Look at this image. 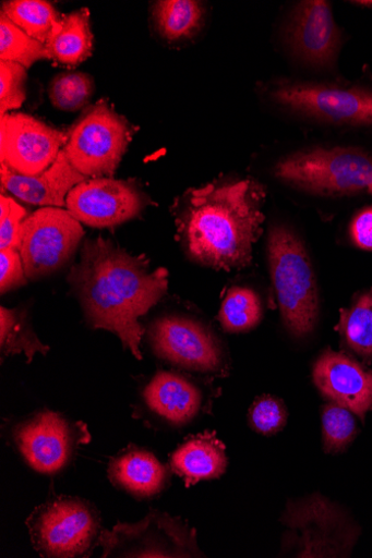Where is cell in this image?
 Masks as SVG:
<instances>
[{
    "mask_svg": "<svg viewBox=\"0 0 372 558\" xmlns=\"http://www.w3.org/2000/svg\"><path fill=\"white\" fill-rule=\"evenodd\" d=\"M26 210L10 196H0V250L20 248Z\"/></svg>",
    "mask_w": 372,
    "mask_h": 558,
    "instance_id": "cell-32",
    "label": "cell"
},
{
    "mask_svg": "<svg viewBox=\"0 0 372 558\" xmlns=\"http://www.w3.org/2000/svg\"><path fill=\"white\" fill-rule=\"evenodd\" d=\"M273 283L286 328L296 337L311 333L319 314V295L308 252L286 226L273 227L268 240Z\"/></svg>",
    "mask_w": 372,
    "mask_h": 558,
    "instance_id": "cell-3",
    "label": "cell"
},
{
    "mask_svg": "<svg viewBox=\"0 0 372 558\" xmlns=\"http://www.w3.org/2000/svg\"><path fill=\"white\" fill-rule=\"evenodd\" d=\"M101 557H202L195 531L179 519L151 511L139 523L101 531Z\"/></svg>",
    "mask_w": 372,
    "mask_h": 558,
    "instance_id": "cell-9",
    "label": "cell"
},
{
    "mask_svg": "<svg viewBox=\"0 0 372 558\" xmlns=\"http://www.w3.org/2000/svg\"><path fill=\"white\" fill-rule=\"evenodd\" d=\"M353 4L361 5L364 8H372V2H368V0H364V2H355Z\"/></svg>",
    "mask_w": 372,
    "mask_h": 558,
    "instance_id": "cell-35",
    "label": "cell"
},
{
    "mask_svg": "<svg viewBox=\"0 0 372 558\" xmlns=\"http://www.w3.org/2000/svg\"><path fill=\"white\" fill-rule=\"evenodd\" d=\"M26 68L0 61V114L19 110L26 98Z\"/></svg>",
    "mask_w": 372,
    "mask_h": 558,
    "instance_id": "cell-30",
    "label": "cell"
},
{
    "mask_svg": "<svg viewBox=\"0 0 372 558\" xmlns=\"http://www.w3.org/2000/svg\"><path fill=\"white\" fill-rule=\"evenodd\" d=\"M319 391L364 421L372 411V373L348 354L327 349L312 372Z\"/></svg>",
    "mask_w": 372,
    "mask_h": 558,
    "instance_id": "cell-17",
    "label": "cell"
},
{
    "mask_svg": "<svg viewBox=\"0 0 372 558\" xmlns=\"http://www.w3.org/2000/svg\"><path fill=\"white\" fill-rule=\"evenodd\" d=\"M0 349L3 356L24 353L28 363L36 353L47 354L50 350L36 336L24 308H0Z\"/></svg>",
    "mask_w": 372,
    "mask_h": 558,
    "instance_id": "cell-24",
    "label": "cell"
},
{
    "mask_svg": "<svg viewBox=\"0 0 372 558\" xmlns=\"http://www.w3.org/2000/svg\"><path fill=\"white\" fill-rule=\"evenodd\" d=\"M83 235L81 222L69 210L46 207L27 217L19 248L26 277L38 279L62 268Z\"/></svg>",
    "mask_w": 372,
    "mask_h": 558,
    "instance_id": "cell-11",
    "label": "cell"
},
{
    "mask_svg": "<svg viewBox=\"0 0 372 558\" xmlns=\"http://www.w3.org/2000/svg\"><path fill=\"white\" fill-rule=\"evenodd\" d=\"M26 274L20 250H0V289L9 292L26 283Z\"/></svg>",
    "mask_w": 372,
    "mask_h": 558,
    "instance_id": "cell-33",
    "label": "cell"
},
{
    "mask_svg": "<svg viewBox=\"0 0 372 558\" xmlns=\"http://www.w3.org/2000/svg\"><path fill=\"white\" fill-rule=\"evenodd\" d=\"M293 53L314 68L335 64L341 41L332 5L324 0H308L296 8L287 28Z\"/></svg>",
    "mask_w": 372,
    "mask_h": 558,
    "instance_id": "cell-16",
    "label": "cell"
},
{
    "mask_svg": "<svg viewBox=\"0 0 372 558\" xmlns=\"http://www.w3.org/2000/svg\"><path fill=\"white\" fill-rule=\"evenodd\" d=\"M108 474L116 487L140 499L161 494L171 480L169 466L135 445L124 448L111 460Z\"/></svg>",
    "mask_w": 372,
    "mask_h": 558,
    "instance_id": "cell-19",
    "label": "cell"
},
{
    "mask_svg": "<svg viewBox=\"0 0 372 558\" xmlns=\"http://www.w3.org/2000/svg\"><path fill=\"white\" fill-rule=\"evenodd\" d=\"M358 433L353 414L343 405L331 402L323 412L324 448L328 453L345 451Z\"/></svg>",
    "mask_w": 372,
    "mask_h": 558,
    "instance_id": "cell-29",
    "label": "cell"
},
{
    "mask_svg": "<svg viewBox=\"0 0 372 558\" xmlns=\"http://www.w3.org/2000/svg\"><path fill=\"white\" fill-rule=\"evenodd\" d=\"M289 111L336 125L372 126V89L317 83H279L271 90Z\"/></svg>",
    "mask_w": 372,
    "mask_h": 558,
    "instance_id": "cell-10",
    "label": "cell"
},
{
    "mask_svg": "<svg viewBox=\"0 0 372 558\" xmlns=\"http://www.w3.org/2000/svg\"><path fill=\"white\" fill-rule=\"evenodd\" d=\"M287 418L288 413L285 403L271 396L257 398L249 412L251 427L265 436L277 434L284 429Z\"/></svg>",
    "mask_w": 372,
    "mask_h": 558,
    "instance_id": "cell-31",
    "label": "cell"
},
{
    "mask_svg": "<svg viewBox=\"0 0 372 558\" xmlns=\"http://www.w3.org/2000/svg\"><path fill=\"white\" fill-rule=\"evenodd\" d=\"M51 60L75 66L86 61L93 49V35L87 9L63 15L46 44Z\"/></svg>",
    "mask_w": 372,
    "mask_h": 558,
    "instance_id": "cell-21",
    "label": "cell"
},
{
    "mask_svg": "<svg viewBox=\"0 0 372 558\" xmlns=\"http://www.w3.org/2000/svg\"><path fill=\"white\" fill-rule=\"evenodd\" d=\"M46 46L16 26L4 13H0V60L17 63L26 69L48 60Z\"/></svg>",
    "mask_w": 372,
    "mask_h": 558,
    "instance_id": "cell-26",
    "label": "cell"
},
{
    "mask_svg": "<svg viewBox=\"0 0 372 558\" xmlns=\"http://www.w3.org/2000/svg\"><path fill=\"white\" fill-rule=\"evenodd\" d=\"M262 314L256 292L249 288L233 287L223 302L219 320L226 331L237 333L257 326Z\"/></svg>",
    "mask_w": 372,
    "mask_h": 558,
    "instance_id": "cell-27",
    "label": "cell"
},
{
    "mask_svg": "<svg viewBox=\"0 0 372 558\" xmlns=\"http://www.w3.org/2000/svg\"><path fill=\"white\" fill-rule=\"evenodd\" d=\"M34 548L41 557H89L100 537V517L89 501L52 496L26 521Z\"/></svg>",
    "mask_w": 372,
    "mask_h": 558,
    "instance_id": "cell-6",
    "label": "cell"
},
{
    "mask_svg": "<svg viewBox=\"0 0 372 558\" xmlns=\"http://www.w3.org/2000/svg\"><path fill=\"white\" fill-rule=\"evenodd\" d=\"M264 187L245 179L189 190L178 202L176 222L187 255L217 270L250 265L262 232Z\"/></svg>",
    "mask_w": 372,
    "mask_h": 558,
    "instance_id": "cell-2",
    "label": "cell"
},
{
    "mask_svg": "<svg viewBox=\"0 0 372 558\" xmlns=\"http://www.w3.org/2000/svg\"><path fill=\"white\" fill-rule=\"evenodd\" d=\"M2 13L44 45L63 16L55 7L43 0H13L3 4Z\"/></svg>",
    "mask_w": 372,
    "mask_h": 558,
    "instance_id": "cell-25",
    "label": "cell"
},
{
    "mask_svg": "<svg viewBox=\"0 0 372 558\" xmlns=\"http://www.w3.org/2000/svg\"><path fill=\"white\" fill-rule=\"evenodd\" d=\"M203 400L202 390L184 376L158 372L143 389L142 405L133 416L148 428L182 427L199 416Z\"/></svg>",
    "mask_w": 372,
    "mask_h": 558,
    "instance_id": "cell-15",
    "label": "cell"
},
{
    "mask_svg": "<svg viewBox=\"0 0 372 558\" xmlns=\"http://www.w3.org/2000/svg\"><path fill=\"white\" fill-rule=\"evenodd\" d=\"M69 134L23 113L0 119V160L13 171L34 177L55 163Z\"/></svg>",
    "mask_w": 372,
    "mask_h": 558,
    "instance_id": "cell-13",
    "label": "cell"
},
{
    "mask_svg": "<svg viewBox=\"0 0 372 558\" xmlns=\"http://www.w3.org/2000/svg\"><path fill=\"white\" fill-rule=\"evenodd\" d=\"M149 344L158 359L199 373L223 369V345L205 325L183 316H165L149 327Z\"/></svg>",
    "mask_w": 372,
    "mask_h": 558,
    "instance_id": "cell-12",
    "label": "cell"
},
{
    "mask_svg": "<svg viewBox=\"0 0 372 558\" xmlns=\"http://www.w3.org/2000/svg\"><path fill=\"white\" fill-rule=\"evenodd\" d=\"M0 177L3 189L31 205L45 208H63L69 193L87 180L70 163L64 150L58 160L40 174L23 175L2 165Z\"/></svg>",
    "mask_w": 372,
    "mask_h": 558,
    "instance_id": "cell-18",
    "label": "cell"
},
{
    "mask_svg": "<svg viewBox=\"0 0 372 558\" xmlns=\"http://www.w3.org/2000/svg\"><path fill=\"white\" fill-rule=\"evenodd\" d=\"M203 3L194 0H163L153 7V20L164 38L177 41L193 37L202 26Z\"/></svg>",
    "mask_w": 372,
    "mask_h": 558,
    "instance_id": "cell-22",
    "label": "cell"
},
{
    "mask_svg": "<svg viewBox=\"0 0 372 558\" xmlns=\"http://www.w3.org/2000/svg\"><path fill=\"white\" fill-rule=\"evenodd\" d=\"M10 439L33 471L57 475L68 469L80 447L89 444L92 436L85 423L44 410L15 423Z\"/></svg>",
    "mask_w": 372,
    "mask_h": 558,
    "instance_id": "cell-8",
    "label": "cell"
},
{
    "mask_svg": "<svg viewBox=\"0 0 372 558\" xmlns=\"http://www.w3.org/2000/svg\"><path fill=\"white\" fill-rule=\"evenodd\" d=\"M94 84L84 73H62L52 78L48 88L51 105L65 112L85 108L93 95Z\"/></svg>",
    "mask_w": 372,
    "mask_h": 558,
    "instance_id": "cell-28",
    "label": "cell"
},
{
    "mask_svg": "<svg viewBox=\"0 0 372 558\" xmlns=\"http://www.w3.org/2000/svg\"><path fill=\"white\" fill-rule=\"evenodd\" d=\"M350 235L357 246L372 251V207L363 209L355 217Z\"/></svg>",
    "mask_w": 372,
    "mask_h": 558,
    "instance_id": "cell-34",
    "label": "cell"
},
{
    "mask_svg": "<svg viewBox=\"0 0 372 558\" xmlns=\"http://www.w3.org/2000/svg\"><path fill=\"white\" fill-rule=\"evenodd\" d=\"M133 133L130 123L100 100L73 125L63 150L70 163L87 179L112 178Z\"/></svg>",
    "mask_w": 372,
    "mask_h": 558,
    "instance_id": "cell-7",
    "label": "cell"
},
{
    "mask_svg": "<svg viewBox=\"0 0 372 558\" xmlns=\"http://www.w3.org/2000/svg\"><path fill=\"white\" fill-rule=\"evenodd\" d=\"M148 198L131 181L87 179L67 197L69 211L92 228H113L141 215Z\"/></svg>",
    "mask_w": 372,
    "mask_h": 558,
    "instance_id": "cell-14",
    "label": "cell"
},
{
    "mask_svg": "<svg viewBox=\"0 0 372 558\" xmlns=\"http://www.w3.org/2000/svg\"><path fill=\"white\" fill-rule=\"evenodd\" d=\"M281 522L283 553L295 557H348L359 534L339 506L321 494L289 501Z\"/></svg>",
    "mask_w": 372,
    "mask_h": 558,
    "instance_id": "cell-5",
    "label": "cell"
},
{
    "mask_svg": "<svg viewBox=\"0 0 372 558\" xmlns=\"http://www.w3.org/2000/svg\"><path fill=\"white\" fill-rule=\"evenodd\" d=\"M344 344L365 362L372 361V289L343 310L337 326Z\"/></svg>",
    "mask_w": 372,
    "mask_h": 558,
    "instance_id": "cell-23",
    "label": "cell"
},
{
    "mask_svg": "<svg viewBox=\"0 0 372 558\" xmlns=\"http://www.w3.org/2000/svg\"><path fill=\"white\" fill-rule=\"evenodd\" d=\"M227 468L226 446L216 432L191 436L171 456V470L184 480L187 487L219 478Z\"/></svg>",
    "mask_w": 372,
    "mask_h": 558,
    "instance_id": "cell-20",
    "label": "cell"
},
{
    "mask_svg": "<svg viewBox=\"0 0 372 558\" xmlns=\"http://www.w3.org/2000/svg\"><path fill=\"white\" fill-rule=\"evenodd\" d=\"M148 263L144 256H131L111 241L98 238L85 242L81 263L69 276L87 324L118 335L139 361L143 359L140 344L145 335L140 318L169 287L168 270L151 271Z\"/></svg>",
    "mask_w": 372,
    "mask_h": 558,
    "instance_id": "cell-1",
    "label": "cell"
},
{
    "mask_svg": "<svg viewBox=\"0 0 372 558\" xmlns=\"http://www.w3.org/2000/svg\"><path fill=\"white\" fill-rule=\"evenodd\" d=\"M275 177L321 195H372V155L356 147H315L296 151L275 167Z\"/></svg>",
    "mask_w": 372,
    "mask_h": 558,
    "instance_id": "cell-4",
    "label": "cell"
}]
</instances>
